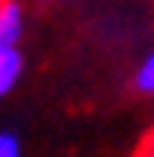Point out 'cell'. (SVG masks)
Masks as SVG:
<instances>
[{
    "label": "cell",
    "mask_w": 154,
    "mask_h": 157,
    "mask_svg": "<svg viewBox=\"0 0 154 157\" xmlns=\"http://www.w3.org/2000/svg\"><path fill=\"white\" fill-rule=\"evenodd\" d=\"M0 157H25L22 142H19V136H16V132L0 129Z\"/></svg>",
    "instance_id": "4"
},
{
    "label": "cell",
    "mask_w": 154,
    "mask_h": 157,
    "mask_svg": "<svg viewBox=\"0 0 154 157\" xmlns=\"http://www.w3.org/2000/svg\"><path fill=\"white\" fill-rule=\"evenodd\" d=\"M133 90L142 96H154V52H148L139 62V68L133 74Z\"/></svg>",
    "instance_id": "3"
},
{
    "label": "cell",
    "mask_w": 154,
    "mask_h": 157,
    "mask_svg": "<svg viewBox=\"0 0 154 157\" xmlns=\"http://www.w3.org/2000/svg\"><path fill=\"white\" fill-rule=\"evenodd\" d=\"M0 3H3V0H0Z\"/></svg>",
    "instance_id": "5"
},
{
    "label": "cell",
    "mask_w": 154,
    "mask_h": 157,
    "mask_svg": "<svg viewBox=\"0 0 154 157\" xmlns=\"http://www.w3.org/2000/svg\"><path fill=\"white\" fill-rule=\"evenodd\" d=\"M25 37V10L19 0H3L0 3V56L22 49Z\"/></svg>",
    "instance_id": "1"
},
{
    "label": "cell",
    "mask_w": 154,
    "mask_h": 157,
    "mask_svg": "<svg viewBox=\"0 0 154 157\" xmlns=\"http://www.w3.org/2000/svg\"><path fill=\"white\" fill-rule=\"evenodd\" d=\"M22 74H25V56H22V49L0 56V99H6L10 93L19 90Z\"/></svg>",
    "instance_id": "2"
}]
</instances>
